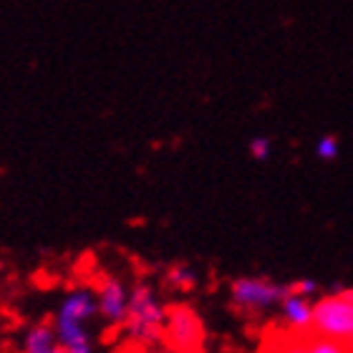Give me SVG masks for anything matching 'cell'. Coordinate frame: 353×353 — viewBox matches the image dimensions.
Instances as JSON below:
<instances>
[{
    "label": "cell",
    "mask_w": 353,
    "mask_h": 353,
    "mask_svg": "<svg viewBox=\"0 0 353 353\" xmlns=\"http://www.w3.org/2000/svg\"><path fill=\"white\" fill-rule=\"evenodd\" d=\"M313 336L348 343L353 339V288L321 295L313 303Z\"/></svg>",
    "instance_id": "3"
},
{
    "label": "cell",
    "mask_w": 353,
    "mask_h": 353,
    "mask_svg": "<svg viewBox=\"0 0 353 353\" xmlns=\"http://www.w3.org/2000/svg\"><path fill=\"white\" fill-rule=\"evenodd\" d=\"M119 353H149V351H144V348H139V346H132V343H126L124 351H119Z\"/></svg>",
    "instance_id": "17"
},
{
    "label": "cell",
    "mask_w": 353,
    "mask_h": 353,
    "mask_svg": "<svg viewBox=\"0 0 353 353\" xmlns=\"http://www.w3.org/2000/svg\"><path fill=\"white\" fill-rule=\"evenodd\" d=\"M250 157L252 159H258V162H265L268 157H270V152H272V144H270V139L268 137H255V139L250 141Z\"/></svg>",
    "instance_id": "13"
},
{
    "label": "cell",
    "mask_w": 353,
    "mask_h": 353,
    "mask_svg": "<svg viewBox=\"0 0 353 353\" xmlns=\"http://www.w3.org/2000/svg\"><path fill=\"white\" fill-rule=\"evenodd\" d=\"M149 353H187V351H176V348H170V346H159V348H154V351H149Z\"/></svg>",
    "instance_id": "16"
},
{
    "label": "cell",
    "mask_w": 353,
    "mask_h": 353,
    "mask_svg": "<svg viewBox=\"0 0 353 353\" xmlns=\"http://www.w3.org/2000/svg\"><path fill=\"white\" fill-rule=\"evenodd\" d=\"M290 290L313 301L318 295V290H321V285H318V280H313V278H301V280H295V283H290Z\"/></svg>",
    "instance_id": "12"
},
{
    "label": "cell",
    "mask_w": 353,
    "mask_h": 353,
    "mask_svg": "<svg viewBox=\"0 0 353 353\" xmlns=\"http://www.w3.org/2000/svg\"><path fill=\"white\" fill-rule=\"evenodd\" d=\"M290 293V283L263 278V275H243L230 283V303L245 316H260L272 308H280Z\"/></svg>",
    "instance_id": "2"
},
{
    "label": "cell",
    "mask_w": 353,
    "mask_h": 353,
    "mask_svg": "<svg viewBox=\"0 0 353 353\" xmlns=\"http://www.w3.org/2000/svg\"><path fill=\"white\" fill-rule=\"evenodd\" d=\"M167 310L164 303L149 280H139L132 285L129 295V313L124 321V336L132 346H139L144 351H154L164 343V323H167Z\"/></svg>",
    "instance_id": "1"
},
{
    "label": "cell",
    "mask_w": 353,
    "mask_h": 353,
    "mask_svg": "<svg viewBox=\"0 0 353 353\" xmlns=\"http://www.w3.org/2000/svg\"><path fill=\"white\" fill-rule=\"evenodd\" d=\"M316 154L321 157V159H325V162L336 159V154H339V141L333 139V137H323V139L316 144Z\"/></svg>",
    "instance_id": "14"
},
{
    "label": "cell",
    "mask_w": 353,
    "mask_h": 353,
    "mask_svg": "<svg viewBox=\"0 0 353 353\" xmlns=\"http://www.w3.org/2000/svg\"><path fill=\"white\" fill-rule=\"evenodd\" d=\"M66 353H94V351H66Z\"/></svg>",
    "instance_id": "19"
},
{
    "label": "cell",
    "mask_w": 353,
    "mask_h": 353,
    "mask_svg": "<svg viewBox=\"0 0 353 353\" xmlns=\"http://www.w3.org/2000/svg\"><path fill=\"white\" fill-rule=\"evenodd\" d=\"M51 323L56 328V336H59L63 351H94V341H91L86 323H76V321H66L59 316H53Z\"/></svg>",
    "instance_id": "9"
},
{
    "label": "cell",
    "mask_w": 353,
    "mask_h": 353,
    "mask_svg": "<svg viewBox=\"0 0 353 353\" xmlns=\"http://www.w3.org/2000/svg\"><path fill=\"white\" fill-rule=\"evenodd\" d=\"M129 295L132 285H126L119 275H103L96 283V301H99V318L111 328H124L129 313Z\"/></svg>",
    "instance_id": "5"
},
{
    "label": "cell",
    "mask_w": 353,
    "mask_h": 353,
    "mask_svg": "<svg viewBox=\"0 0 353 353\" xmlns=\"http://www.w3.org/2000/svg\"><path fill=\"white\" fill-rule=\"evenodd\" d=\"M346 348H348V353H353V339H351V341H348V343H346Z\"/></svg>",
    "instance_id": "18"
},
{
    "label": "cell",
    "mask_w": 353,
    "mask_h": 353,
    "mask_svg": "<svg viewBox=\"0 0 353 353\" xmlns=\"http://www.w3.org/2000/svg\"><path fill=\"white\" fill-rule=\"evenodd\" d=\"M59 318H66V321H76V323H86L99 318V301H96V290L91 288H71L59 303V310H56Z\"/></svg>",
    "instance_id": "6"
},
{
    "label": "cell",
    "mask_w": 353,
    "mask_h": 353,
    "mask_svg": "<svg viewBox=\"0 0 353 353\" xmlns=\"http://www.w3.org/2000/svg\"><path fill=\"white\" fill-rule=\"evenodd\" d=\"M21 353H66L59 343L53 323H33L28 331L23 333Z\"/></svg>",
    "instance_id": "8"
},
{
    "label": "cell",
    "mask_w": 353,
    "mask_h": 353,
    "mask_svg": "<svg viewBox=\"0 0 353 353\" xmlns=\"http://www.w3.org/2000/svg\"><path fill=\"white\" fill-rule=\"evenodd\" d=\"M272 353H305V339H288Z\"/></svg>",
    "instance_id": "15"
},
{
    "label": "cell",
    "mask_w": 353,
    "mask_h": 353,
    "mask_svg": "<svg viewBox=\"0 0 353 353\" xmlns=\"http://www.w3.org/2000/svg\"><path fill=\"white\" fill-rule=\"evenodd\" d=\"M197 272L194 268H190L187 263H174L164 270V285L172 288V290H179V293H190L192 288L197 285Z\"/></svg>",
    "instance_id": "10"
},
{
    "label": "cell",
    "mask_w": 353,
    "mask_h": 353,
    "mask_svg": "<svg viewBox=\"0 0 353 353\" xmlns=\"http://www.w3.org/2000/svg\"><path fill=\"white\" fill-rule=\"evenodd\" d=\"M305 353H348L346 343L323 339V336H310L305 339Z\"/></svg>",
    "instance_id": "11"
},
{
    "label": "cell",
    "mask_w": 353,
    "mask_h": 353,
    "mask_svg": "<svg viewBox=\"0 0 353 353\" xmlns=\"http://www.w3.org/2000/svg\"><path fill=\"white\" fill-rule=\"evenodd\" d=\"M205 343V321L190 303H172L164 323V346L199 353Z\"/></svg>",
    "instance_id": "4"
},
{
    "label": "cell",
    "mask_w": 353,
    "mask_h": 353,
    "mask_svg": "<svg viewBox=\"0 0 353 353\" xmlns=\"http://www.w3.org/2000/svg\"><path fill=\"white\" fill-rule=\"evenodd\" d=\"M313 303L310 298H303V295L298 293H290L285 295V301L280 303V321H283V325H285L290 333H313Z\"/></svg>",
    "instance_id": "7"
}]
</instances>
